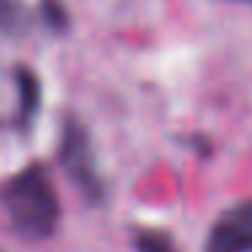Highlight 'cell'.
I'll list each match as a JSON object with an SVG mask.
<instances>
[{"label":"cell","instance_id":"obj_4","mask_svg":"<svg viewBox=\"0 0 252 252\" xmlns=\"http://www.w3.org/2000/svg\"><path fill=\"white\" fill-rule=\"evenodd\" d=\"M14 82H17V93H19L17 122L19 127H30V122L41 111V79L28 65H19L14 71Z\"/></svg>","mask_w":252,"mask_h":252},{"label":"cell","instance_id":"obj_3","mask_svg":"<svg viewBox=\"0 0 252 252\" xmlns=\"http://www.w3.org/2000/svg\"><path fill=\"white\" fill-rule=\"evenodd\" d=\"M206 252H252V198L233 203L214 220Z\"/></svg>","mask_w":252,"mask_h":252},{"label":"cell","instance_id":"obj_7","mask_svg":"<svg viewBox=\"0 0 252 252\" xmlns=\"http://www.w3.org/2000/svg\"><path fill=\"white\" fill-rule=\"evenodd\" d=\"M22 19H25L22 0H0V28L17 30L22 28Z\"/></svg>","mask_w":252,"mask_h":252},{"label":"cell","instance_id":"obj_6","mask_svg":"<svg viewBox=\"0 0 252 252\" xmlns=\"http://www.w3.org/2000/svg\"><path fill=\"white\" fill-rule=\"evenodd\" d=\"M41 17L52 33H68V28H71V17L60 0H41Z\"/></svg>","mask_w":252,"mask_h":252},{"label":"cell","instance_id":"obj_8","mask_svg":"<svg viewBox=\"0 0 252 252\" xmlns=\"http://www.w3.org/2000/svg\"><path fill=\"white\" fill-rule=\"evenodd\" d=\"M250 3H252V0H250Z\"/></svg>","mask_w":252,"mask_h":252},{"label":"cell","instance_id":"obj_5","mask_svg":"<svg viewBox=\"0 0 252 252\" xmlns=\"http://www.w3.org/2000/svg\"><path fill=\"white\" fill-rule=\"evenodd\" d=\"M133 247L136 252H182L174 236L160 228H138L133 233Z\"/></svg>","mask_w":252,"mask_h":252},{"label":"cell","instance_id":"obj_2","mask_svg":"<svg viewBox=\"0 0 252 252\" xmlns=\"http://www.w3.org/2000/svg\"><path fill=\"white\" fill-rule=\"evenodd\" d=\"M60 165L68 174V179L76 185V190L87 198L90 203H100L106 195V185L98 174L95 165V155H93V144H90V133L73 117H65L63 122V133H60Z\"/></svg>","mask_w":252,"mask_h":252},{"label":"cell","instance_id":"obj_1","mask_svg":"<svg viewBox=\"0 0 252 252\" xmlns=\"http://www.w3.org/2000/svg\"><path fill=\"white\" fill-rule=\"evenodd\" d=\"M11 225L28 239H49L60 225V198L41 163L22 168L3 190Z\"/></svg>","mask_w":252,"mask_h":252}]
</instances>
